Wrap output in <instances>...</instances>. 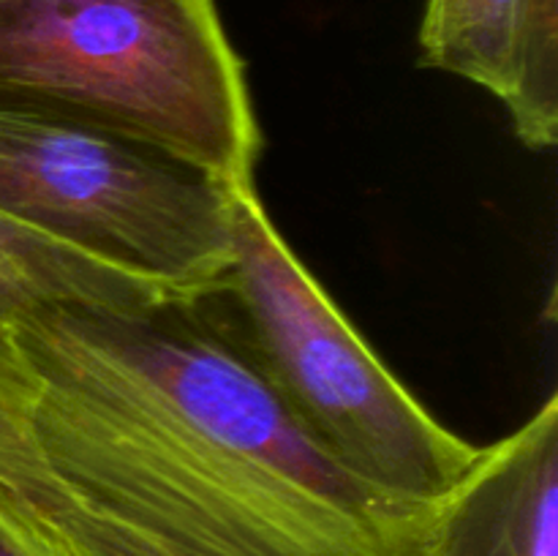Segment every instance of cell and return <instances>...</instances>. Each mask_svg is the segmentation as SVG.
Returning <instances> with one entry per match:
<instances>
[{
    "instance_id": "cell-1",
    "label": "cell",
    "mask_w": 558,
    "mask_h": 556,
    "mask_svg": "<svg viewBox=\"0 0 558 556\" xmlns=\"http://www.w3.org/2000/svg\"><path fill=\"white\" fill-rule=\"evenodd\" d=\"M44 472L174 556H430L436 505L336 461L221 289L147 311L49 305L5 333Z\"/></svg>"
},
{
    "instance_id": "cell-2",
    "label": "cell",
    "mask_w": 558,
    "mask_h": 556,
    "mask_svg": "<svg viewBox=\"0 0 558 556\" xmlns=\"http://www.w3.org/2000/svg\"><path fill=\"white\" fill-rule=\"evenodd\" d=\"M0 101L254 185L259 120L216 0H0Z\"/></svg>"
},
{
    "instance_id": "cell-3",
    "label": "cell",
    "mask_w": 558,
    "mask_h": 556,
    "mask_svg": "<svg viewBox=\"0 0 558 556\" xmlns=\"http://www.w3.org/2000/svg\"><path fill=\"white\" fill-rule=\"evenodd\" d=\"M232 265L223 294L245 347L298 423L376 491L436 505L477 458L376 358L298 259L256 196L229 189Z\"/></svg>"
},
{
    "instance_id": "cell-4",
    "label": "cell",
    "mask_w": 558,
    "mask_h": 556,
    "mask_svg": "<svg viewBox=\"0 0 558 556\" xmlns=\"http://www.w3.org/2000/svg\"><path fill=\"white\" fill-rule=\"evenodd\" d=\"M229 189L98 125L0 101V213L153 281L223 287Z\"/></svg>"
},
{
    "instance_id": "cell-5",
    "label": "cell",
    "mask_w": 558,
    "mask_h": 556,
    "mask_svg": "<svg viewBox=\"0 0 558 556\" xmlns=\"http://www.w3.org/2000/svg\"><path fill=\"white\" fill-rule=\"evenodd\" d=\"M417 47L420 65L499 98L523 145H556L558 0H428Z\"/></svg>"
},
{
    "instance_id": "cell-6",
    "label": "cell",
    "mask_w": 558,
    "mask_h": 556,
    "mask_svg": "<svg viewBox=\"0 0 558 556\" xmlns=\"http://www.w3.org/2000/svg\"><path fill=\"white\" fill-rule=\"evenodd\" d=\"M430 556H558V392L480 447L436 505Z\"/></svg>"
},
{
    "instance_id": "cell-7",
    "label": "cell",
    "mask_w": 558,
    "mask_h": 556,
    "mask_svg": "<svg viewBox=\"0 0 558 556\" xmlns=\"http://www.w3.org/2000/svg\"><path fill=\"white\" fill-rule=\"evenodd\" d=\"M213 292V289H210ZM205 292H185L54 240L0 213V333L49 305L147 311Z\"/></svg>"
},
{
    "instance_id": "cell-8",
    "label": "cell",
    "mask_w": 558,
    "mask_h": 556,
    "mask_svg": "<svg viewBox=\"0 0 558 556\" xmlns=\"http://www.w3.org/2000/svg\"><path fill=\"white\" fill-rule=\"evenodd\" d=\"M25 379L9 338L0 333V467L27 445L25 412H22Z\"/></svg>"
},
{
    "instance_id": "cell-9",
    "label": "cell",
    "mask_w": 558,
    "mask_h": 556,
    "mask_svg": "<svg viewBox=\"0 0 558 556\" xmlns=\"http://www.w3.org/2000/svg\"><path fill=\"white\" fill-rule=\"evenodd\" d=\"M0 556H54L33 534H27L14 518L0 512Z\"/></svg>"
}]
</instances>
